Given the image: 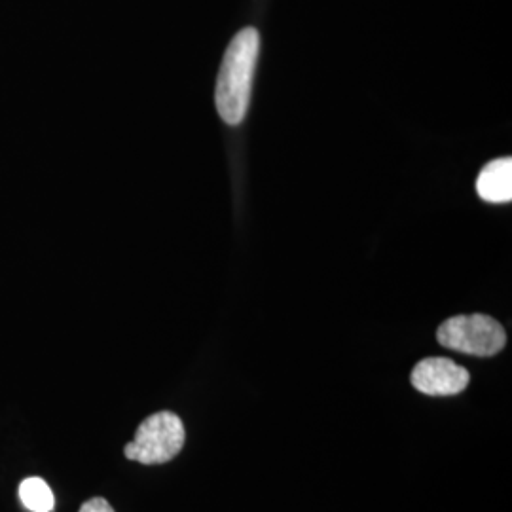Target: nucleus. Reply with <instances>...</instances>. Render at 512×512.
<instances>
[{
	"label": "nucleus",
	"instance_id": "f257e3e1",
	"mask_svg": "<svg viewBox=\"0 0 512 512\" xmlns=\"http://www.w3.org/2000/svg\"><path fill=\"white\" fill-rule=\"evenodd\" d=\"M258 52L260 35L253 27L239 31L226 48L217 78L215 105L228 126H238L247 114Z\"/></svg>",
	"mask_w": 512,
	"mask_h": 512
},
{
	"label": "nucleus",
	"instance_id": "f03ea898",
	"mask_svg": "<svg viewBox=\"0 0 512 512\" xmlns=\"http://www.w3.org/2000/svg\"><path fill=\"white\" fill-rule=\"evenodd\" d=\"M186 433L181 418L173 412L148 416L135 433V439L124 448L126 458L143 465H162L179 456Z\"/></svg>",
	"mask_w": 512,
	"mask_h": 512
},
{
	"label": "nucleus",
	"instance_id": "7ed1b4c3",
	"mask_svg": "<svg viewBox=\"0 0 512 512\" xmlns=\"http://www.w3.org/2000/svg\"><path fill=\"white\" fill-rule=\"evenodd\" d=\"M440 346L475 357L497 355L507 344V334L499 321L490 315H456L437 330Z\"/></svg>",
	"mask_w": 512,
	"mask_h": 512
},
{
	"label": "nucleus",
	"instance_id": "20e7f679",
	"mask_svg": "<svg viewBox=\"0 0 512 512\" xmlns=\"http://www.w3.org/2000/svg\"><path fill=\"white\" fill-rule=\"evenodd\" d=\"M410 382L423 395L452 397L469 385L471 376L467 368L459 366L452 359L427 357L414 366Z\"/></svg>",
	"mask_w": 512,
	"mask_h": 512
},
{
	"label": "nucleus",
	"instance_id": "39448f33",
	"mask_svg": "<svg viewBox=\"0 0 512 512\" xmlns=\"http://www.w3.org/2000/svg\"><path fill=\"white\" fill-rule=\"evenodd\" d=\"M478 196L488 203H509L512 200V160L499 158L486 165L476 179Z\"/></svg>",
	"mask_w": 512,
	"mask_h": 512
},
{
	"label": "nucleus",
	"instance_id": "423d86ee",
	"mask_svg": "<svg viewBox=\"0 0 512 512\" xmlns=\"http://www.w3.org/2000/svg\"><path fill=\"white\" fill-rule=\"evenodd\" d=\"M21 503L33 512H52L55 507V497L52 488L38 476L25 478L19 486Z\"/></svg>",
	"mask_w": 512,
	"mask_h": 512
},
{
	"label": "nucleus",
	"instance_id": "0eeeda50",
	"mask_svg": "<svg viewBox=\"0 0 512 512\" xmlns=\"http://www.w3.org/2000/svg\"><path fill=\"white\" fill-rule=\"evenodd\" d=\"M78 512H114V509L110 507L109 501L103 499V497H92L88 499Z\"/></svg>",
	"mask_w": 512,
	"mask_h": 512
}]
</instances>
